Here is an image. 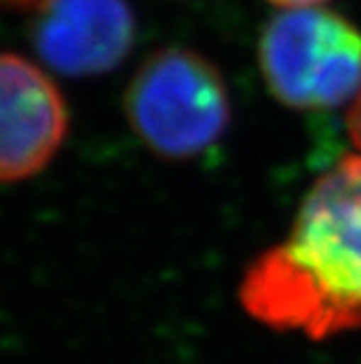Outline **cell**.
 <instances>
[{
    "mask_svg": "<svg viewBox=\"0 0 361 364\" xmlns=\"http://www.w3.org/2000/svg\"><path fill=\"white\" fill-rule=\"evenodd\" d=\"M240 304L265 327L312 341L361 329V156L314 179L289 235L249 263Z\"/></svg>",
    "mask_w": 361,
    "mask_h": 364,
    "instance_id": "obj_1",
    "label": "cell"
},
{
    "mask_svg": "<svg viewBox=\"0 0 361 364\" xmlns=\"http://www.w3.org/2000/svg\"><path fill=\"white\" fill-rule=\"evenodd\" d=\"M125 113L139 141L162 160H193L230 125V92L218 66L190 48L148 54L125 92Z\"/></svg>",
    "mask_w": 361,
    "mask_h": 364,
    "instance_id": "obj_2",
    "label": "cell"
},
{
    "mask_svg": "<svg viewBox=\"0 0 361 364\" xmlns=\"http://www.w3.org/2000/svg\"><path fill=\"white\" fill-rule=\"evenodd\" d=\"M258 66L267 92L282 106H350L361 90V28L326 5L279 10L260 33Z\"/></svg>",
    "mask_w": 361,
    "mask_h": 364,
    "instance_id": "obj_3",
    "label": "cell"
},
{
    "mask_svg": "<svg viewBox=\"0 0 361 364\" xmlns=\"http://www.w3.org/2000/svg\"><path fill=\"white\" fill-rule=\"evenodd\" d=\"M68 125V104L52 75L17 52H0V183L40 174Z\"/></svg>",
    "mask_w": 361,
    "mask_h": 364,
    "instance_id": "obj_4",
    "label": "cell"
},
{
    "mask_svg": "<svg viewBox=\"0 0 361 364\" xmlns=\"http://www.w3.org/2000/svg\"><path fill=\"white\" fill-rule=\"evenodd\" d=\"M134 38L127 0H43L30 24L38 57L71 78L113 71L127 59Z\"/></svg>",
    "mask_w": 361,
    "mask_h": 364,
    "instance_id": "obj_5",
    "label": "cell"
},
{
    "mask_svg": "<svg viewBox=\"0 0 361 364\" xmlns=\"http://www.w3.org/2000/svg\"><path fill=\"white\" fill-rule=\"evenodd\" d=\"M345 127H348L350 141L355 144L357 156H361V90L357 92V97L352 99L345 113Z\"/></svg>",
    "mask_w": 361,
    "mask_h": 364,
    "instance_id": "obj_6",
    "label": "cell"
},
{
    "mask_svg": "<svg viewBox=\"0 0 361 364\" xmlns=\"http://www.w3.org/2000/svg\"><path fill=\"white\" fill-rule=\"evenodd\" d=\"M267 3L279 7V10H296V7H321L331 0H267Z\"/></svg>",
    "mask_w": 361,
    "mask_h": 364,
    "instance_id": "obj_7",
    "label": "cell"
},
{
    "mask_svg": "<svg viewBox=\"0 0 361 364\" xmlns=\"http://www.w3.org/2000/svg\"><path fill=\"white\" fill-rule=\"evenodd\" d=\"M43 0H0V5H14V7H35Z\"/></svg>",
    "mask_w": 361,
    "mask_h": 364,
    "instance_id": "obj_8",
    "label": "cell"
}]
</instances>
